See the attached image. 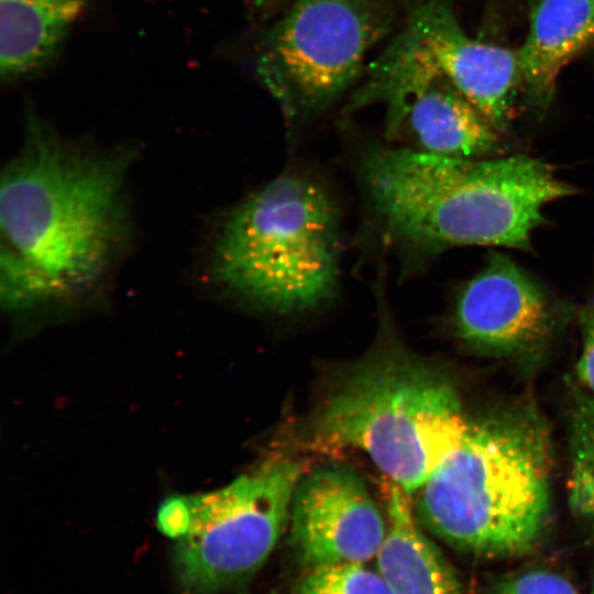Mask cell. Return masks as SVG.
<instances>
[{
	"mask_svg": "<svg viewBox=\"0 0 594 594\" xmlns=\"http://www.w3.org/2000/svg\"><path fill=\"white\" fill-rule=\"evenodd\" d=\"M131 148L97 150L29 114L0 191L2 306L77 301L107 282L132 232Z\"/></svg>",
	"mask_w": 594,
	"mask_h": 594,
	"instance_id": "cell-1",
	"label": "cell"
},
{
	"mask_svg": "<svg viewBox=\"0 0 594 594\" xmlns=\"http://www.w3.org/2000/svg\"><path fill=\"white\" fill-rule=\"evenodd\" d=\"M362 173L384 230L425 251L493 245L528 251L544 208L574 194L546 162L527 155L455 158L378 147Z\"/></svg>",
	"mask_w": 594,
	"mask_h": 594,
	"instance_id": "cell-2",
	"label": "cell"
},
{
	"mask_svg": "<svg viewBox=\"0 0 594 594\" xmlns=\"http://www.w3.org/2000/svg\"><path fill=\"white\" fill-rule=\"evenodd\" d=\"M549 458L546 433L528 416L470 422L460 446L417 491L420 522L476 556L531 551L549 517Z\"/></svg>",
	"mask_w": 594,
	"mask_h": 594,
	"instance_id": "cell-3",
	"label": "cell"
},
{
	"mask_svg": "<svg viewBox=\"0 0 594 594\" xmlns=\"http://www.w3.org/2000/svg\"><path fill=\"white\" fill-rule=\"evenodd\" d=\"M339 213L315 182L288 174L237 206L211 252V275L255 307L287 315L333 297L340 277Z\"/></svg>",
	"mask_w": 594,
	"mask_h": 594,
	"instance_id": "cell-4",
	"label": "cell"
},
{
	"mask_svg": "<svg viewBox=\"0 0 594 594\" xmlns=\"http://www.w3.org/2000/svg\"><path fill=\"white\" fill-rule=\"evenodd\" d=\"M469 426L452 384L393 349L361 361L334 383L314 432L328 447L364 451L411 496L460 446Z\"/></svg>",
	"mask_w": 594,
	"mask_h": 594,
	"instance_id": "cell-5",
	"label": "cell"
},
{
	"mask_svg": "<svg viewBox=\"0 0 594 594\" xmlns=\"http://www.w3.org/2000/svg\"><path fill=\"white\" fill-rule=\"evenodd\" d=\"M388 0H294L261 38L255 70L289 119L324 109L391 31Z\"/></svg>",
	"mask_w": 594,
	"mask_h": 594,
	"instance_id": "cell-6",
	"label": "cell"
},
{
	"mask_svg": "<svg viewBox=\"0 0 594 594\" xmlns=\"http://www.w3.org/2000/svg\"><path fill=\"white\" fill-rule=\"evenodd\" d=\"M300 462L271 459L229 485L186 496L189 524L174 550L182 594H220L253 575L286 528Z\"/></svg>",
	"mask_w": 594,
	"mask_h": 594,
	"instance_id": "cell-7",
	"label": "cell"
},
{
	"mask_svg": "<svg viewBox=\"0 0 594 594\" xmlns=\"http://www.w3.org/2000/svg\"><path fill=\"white\" fill-rule=\"evenodd\" d=\"M381 58L409 76H443L499 132L508 125L521 86L517 53L471 38L449 0L417 2Z\"/></svg>",
	"mask_w": 594,
	"mask_h": 594,
	"instance_id": "cell-8",
	"label": "cell"
},
{
	"mask_svg": "<svg viewBox=\"0 0 594 594\" xmlns=\"http://www.w3.org/2000/svg\"><path fill=\"white\" fill-rule=\"evenodd\" d=\"M293 543L306 568L375 559L387 522L361 476L329 464L302 474L290 506Z\"/></svg>",
	"mask_w": 594,
	"mask_h": 594,
	"instance_id": "cell-9",
	"label": "cell"
},
{
	"mask_svg": "<svg viewBox=\"0 0 594 594\" xmlns=\"http://www.w3.org/2000/svg\"><path fill=\"white\" fill-rule=\"evenodd\" d=\"M455 326L463 341L484 352H526L541 343L552 326V307L541 288L513 260L493 253L461 289Z\"/></svg>",
	"mask_w": 594,
	"mask_h": 594,
	"instance_id": "cell-10",
	"label": "cell"
},
{
	"mask_svg": "<svg viewBox=\"0 0 594 594\" xmlns=\"http://www.w3.org/2000/svg\"><path fill=\"white\" fill-rule=\"evenodd\" d=\"M406 124L420 151L455 158H482L499 145V131L448 79L437 75L408 99Z\"/></svg>",
	"mask_w": 594,
	"mask_h": 594,
	"instance_id": "cell-11",
	"label": "cell"
},
{
	"mask_svg": "<svg viewBox=\"0 0 594 594\" xmlns=\"http://www.w3.org/2000/svg\"><path fill=\"white\" fill-rule=\"evenodd\" d=\"M594 43V0H539L517 52L521 86L544 108L563 67Z\"/></svg>",
	"mask_w": 594,
	"mask_h": 594,
	"instance_id": "cell-12",
	"label": "cell"
},
{
	"mask_svg": "<svg viewBox=\"0 0 594 594\" xmlns=\"http://www.w3.org/2000/svg\"><path fill=\"white\" fill-rule=\"evenodd\" d=\"M387 530L376 556L377 571L393 594H462L455 571L422 532L411 498L387 480Z\"/></svg>",
	"mask_w": 594,
	"mask_h": 594,
	"instance_id": "cell-13",
	"label": "cell"
},
{
	"mask_svg": "<svg viewBox=\"0 0 594 594\" xmlns=\"http://www.w3.org/2000/svg\"><path fill=\"white\" fill-rule=\"evenodd\" d=\"M88 0H0V76L15 82L59 54Z\"/></svg>",
	"mask_w": 594,
	"mask_h": 594,
	"instance_id": "cell-14",
	"label": "cell"
},
{
	"mask_svg": "<svg viewBox=\"0 0 594 594\" xmlns=\"http://www.w3.org/2000/svg\"><path fill=\"white\" fill-rule=\"evenodd\" d=\"M572 447L569 502L573 512L594 527V399L580 406Z\"/></svg>",
	"mask_w": 594,
	"mask_h": 594,
	"instance_id": "cell-15",
	"label": "cell"
},
{
	"mask_svg": "<svg viewBox=\"0 0 594 594\" xmlns=\"http://www.w3.org/2000/svg\"><path fill=\"white\" fill-rule=\"evenodd\" d=\"M295 594H393L377 570L366 563L307 568Z\"/></svg>",
	"mask_w": 594,
	"mask_h": 594,
	"instance_id": "cell-16",
	"label": "cell"
},
{
	"mask_svg": "<svg viewBox=\"0 0 594 594\" xmlns=\"http://www.w3.org/2000/svg\"><path fill=\"white\" fill-rule=\"evenodd\" d=\"M492 594H579L564 576L546 570H530L498 580Z\"/></svg>",
	"mask_w": 594,
	"mask_h": 594,
	"instance_id": "cell-17",
	"label": "cell"
},
{
	"mask_svg": "<svg viewBox=\"0 0 594 594\" xmlns=\"http://www.w3.org/2000/svg\"><path fill=\"white\" fill-rule=\"evenodd\" d=\"M583 349L578 363L580 381L594 397V296L583 308L582 315Z\"/></svg>",
	"mask_w": 594,
	"mask_h": 594,
	"instance_id": "cell-18",
	"label": "cell"
},
{
	"mask_svg": "<svg viewBox=\"0 0 594 594\" xmlns=\"http://www.w3.org/2000/svg\"><path fill=\"white\" fill-rule=\"evenodd\" d=\"M158 529L167 537L177 540L187 530L189 510L186 496L167 498L158 508L156 518Z\"/></svg>",
	"mask_w": 594,
	"mask_h": 594,
	"instance_id": "cell-19",
	"label": "cell"
},
{
	"mask_svg": "<svg viewBox=\"0 0 594 594\" xmlns=\"http://www.w3.org/2000/svg\"><path fill=\"white\" fill-rule=\"evenodd\" d=\"M590 594H594V582H593L592 590H591Z\"/></svg>",
	"mask_w": 594,
	"mask_h": 594,
	"instance_id": "cell-20",
	"label": "cell"
}]
</instances>
